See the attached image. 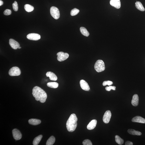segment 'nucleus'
Masks as SVG:
<instances>
[{"label": "nucleus", "mask_w": 145, "mask_h": 145, "mask_svg": "<svg viewBox=\"0 0 145 145\" xmlns=\"http://www.w3.org/2000/svg\"><path fill=\"white\" fill-rule=\"evenodd\" d=\"M32 95L35 98L36 100L42 103H45L47 98L46 93L41 88L36 86L32 90Z\"/></svg>", "instance_id": "obj_1"}, {"label": "nucleus", "mask_w": 145, "mask_h": 145, "mask_svg": "<svg viewBox=\"0 0 145 145\" xmlns=\"http://www.w3.org/2000/svg\"><path fill=\"white\" fill-rule=\"evenodd\" d=\"M78 119L74 114H71L68 120L66 126L68 131L72 132L74 131L77 127Z\"/></svg>", "instance_id": "obj_2"}, {"label": "nucleus", "mask_w": 145, "mask_h": 145, "mask_svg": "<svg viewBox=\"0 0 145 145\" xmlns=\"http://www.w3.org/2000/svg\"><path fill=\"white\" fill-rule=\"evenodd\" d=\"M94 67L95 71L98 72H102L105 69L104 62L101 60H97L95 63Z\"/></svg>", "instance_id": "obj_3"}, {"label": "nucleus", "mask_w": 145, "mask_h": 145, "mask_svg": "<svg viewBox=\"0 0 145 145\" xmlns=\"http://www.w3.org/2000/svg\"><path fill=\"white\" fill-rule=\"evenodd\" d=\"M50 12L51 15L55 19H58L59 18V11L56 7H51L50 8Z\"/></svg>", "instance_id": "obj_4"}, {"label": "nucleus", "mask_w": 145, "mask_h": 145, "mask_svg": "<svg viewBox=\"0 0 145 145\" xmlns=\"http://www.w3.org/2000/svg\"><path fill=\"white\" fill-rule=\"evenodd\" d=\"M8 74L11 76H19L21 74V71L18 67H13L10 70Z\"/></svg>", "instance_id": "obj_5"}, {"label": "nucleus", "mask_w": 145, "mask_h": 145, "mask_svg": "<svg viewBox=\"0 0 145 145\" xmlns=\"http://www.w3.org/2000/svg\"><path fill=\"white\" fill-rule=\"evenodd\" d=\"M58 56L57 59L58 61L62 62L67 59L69 57V55L68 53L62 52H58L57 54Z\"/></svg>", "instance_id": "obj_6"}, {"label": "nucleus", "mask_w": 145, "mask_h": 145, "mask_svg": "<svg viewBox=\"0 0 145 145\" xmlns=\"http://www.w3.org/2000/svg\"><path fill=\"white\" fill-rule=\"evenodd\" d=\"M112 114L111 111L108 110L104 113L103 118V122L104 123L107 124L109 123L111 119Z\"/></svg>", "instance_id": "obj_7"}, {"label": "nucleus", "mask_w": 145, "mask_h": 145, "mask_svg": "<svg viewBox=\"0 0 145 145\" xmlns=\"http://www.w3.org/2000/svg\"><path fill=\"white\" fill-rule=\"evenodd\" d=\"M27 39L30 40L37 41L41 38L39 34L35 33H32L27 35Z\"/></svg>", "instance_id": "obj_8"}, {"label": "nucleus", "mask_w": 145, "mask_h": 145, "mask_svg": "<svg viewBox=\"0 0 145 145\" xmlns=\"http://www.w3.org/2000/svg\"><path fill=\"white\" fill-rule=\"evenodd\" d=\"M12 133L14 138L16 140H20L22 137V135L20 132L17 129H14L12 130Z\"/></svg>", "instance_id": "obj_9"}, {"label": "nucleus", "mask_w": 145, "mask_h": 145, "mask_svg": "<svg viewBox=\"0 0 145 145\" xmlns=\"http://www.w3.org/2000/svg\"><path fill=\"white\" fill-rule=\"evenodd\" d=\"M80 84L82 89L84 91H89L90 89L89 84L85 81L83 80L80 81Z\"/></svg>", "instance_id": "obj_10"}, {"label": "nucleus", "mask_w": 145, "mask_h": 145, "mask_svg": "<svg viewBox=\"0 0 145 145\" xmlns=\"http://www.w3.org/2000/svg\"><path fill=\"white\" fill-rule=\"evenodd\" d=\"M9 43L12 48L14 49H17L20 47L19 43L12 39L9 40Z\"/></svg>", "instance_id": "obj_11"}, {"label": "nucleus", "mask_w": 145, "mask_h": 145, "mask_svg": "<svg viewBox=\"0 0 145 145\" xmlns=\"http://www.w3.org/2000/svg\"><path fill=\"white\" fill-rule=\"evenodd\" d=\"M110 4L113 7L117 9H119L121 7V2L120 0H111Z\"/></svg>", "instance_id": "obj_12"}, {"label": "nucleus", "mask_w": 145, "mask_h": 145, "mask_svg": "<svg viewBox=\"0 0 145 145\" xmlns=\"http://www.w3.org/2000/svg\"><path fill=\"white\" fill-rule=\"evenodd\" d=\"M132 121L133 122L145 123V119L140 116H138L134 117L132 119Z\"/></svg>", "instance_id": "obj_13"}, {"label": "nucleus", "mask_w": 145, "mask_h": 145, "mask_svg": "<svg viewBox=\"0 0 145 145\" xmlns=\"http://www.w3.org/2000/svg\"><path fill=\"white\" fill-rule=\"evenodd\" d=\"M139 101V98L138 95L137 94L134 95L131 101L132 105L134 106H137L138 104Z\"/></svg>", "instance_id": "obj_14"}, {"label": "nucleus", "mask_w": 145, "mask_h": 145, "mask_svg": "<svg viewBox=\"0 0 145 145\" xmlns=\"http://www.w3.org/2000/svg\"><path fill=\"white\" fill-rule=\"evenodd\" d=\"M97 123V121L96 120H91L87 126V129L90 130L94 129L96 127Z\"/></svg>", "instance_id": "obj_15"}, {"label": "nucleus", "mask_w": 145, "mask_h": 145, "mask_svg": "<svg viewBox=\"0 0 145 145\" xmlns=\"http://www.w3.org/2000/svg\"><path fill=\"white\" fill-rule=\"evenodd\" d=\"M46 76L47 77H49V79L51 80L56 81L57 80V77L56 75L54 73L51 71L47 72L46 74Z\"/></svg>", "instance_id": "obj_16"}, {"label": "nucleus", "mask_w": 145, "mask_h": 145, "mask_svg": "<svg viewBox=\"0 0 145 145\" xmlns=\"http://www.w3.org/2000/svg\"><path fill=\"white\" fill-rule=\"evenodd\" d=\"M29 123L33 125H37L41 123V120L36 119H31L28 121Z\"/></svg>", "instance_id": "obj_17"}, {"label": "nucleus", "mask_w": 145, "mask_h": 145, "mask_svg": "<svg viewBox=\"0 0 145 145\" xmlns=\"http://www.w3.org/2000/svg\"><path fill=\"white\" fill-rule=\"evenodd\" d=\"M135 5L136 8L139 10L142 11H145L144 7L140 2L137 1V2L135 3Z\"/></svg>", "instance_id": "obj_18"}, {"label": "nucleus", "mask_w": 145, "mask_h": 145, "mask_svg": "<svg viewBox=\"0 0 145 145\" xmlns=\"http://www.w3.org/2000/svg\"><path fill=\"white\" fill-rule=\"evenodd\" d=\"M128 132L130 134L133 135H141L142 134L141 132L132 129L128 130Z\"/></svg>", "instance_id": "obj_19"}, {"label": "nucleus", "mask_w": 145, "mask_h": 145, "mask_svg": "<svg viewBox=\"0 0 145 145\" xmlns=\"http://www.w3.org/2000/svg\"><path fill=\"white\" fill-rule=\"evenodd\" d=\"M43 136L42 135H40L36 137L34 139L33 142V144L34 145H37L39 144L41 141Z\"/></svg>", "instance_id": "obj_20"}, {"label": "nucleus", "mask_w": 145, "mask_h": 145, "mask_svg": "<svg viewBox=\"0 0 145 145\" xmlns=\"http://www.w3.org/2000/svg\"><path fill=\"white\" fill-rule=\"evenodd\" d=\"M80 30L82 34L84 36L88 37L89 35V33L85 27H81L80 29Z\"/></svg>", "instance_id": "obj_21"}, {"label": "nucleus", "mask_w": 145, "mask_h": 145, "mask_svg": "<svg viewBox=\"0 0 145 145\" xmlns=\"http://www.w3.org/2000/svg\"><path fill=\"white\" fill-rule=\"evenodd\" d=\"M48 87L54 89H56L58 87L59 84L56 82H49L47 84Z\"/></svg>", "instance_id": "obj_22"}, {"label": "nucleus", "mask_w": 145, "mask_h": 145, "mask_svg": "<svg viewBox=\"0 0 145 145\" xmlns=\"http://www.w3.org/2000/svg\"><path fill=\"white\" fill-rule=\"evenodd\" d=\"M25 10L27 12L32 11L34 10V7L32 5L28 4H25L24 6Z\"/></svg>", "instance_id": "obj_23"}, {"label": "nucleus", "mask_w": 145, "mask_h": 145, "mask_svg": "<svg viewBox=\"0 0 145 145\" xmlns=\"http://www.w3.org/2000/svg\"><path fill=\"white\" fill-rule=\"evenodd\" d=\"M55 141V138L54 137L51 136L48 139L46 143L47 145H52Z\"/></svg>", "instance_id": "obj_24"}, {"label": "nucleus", "mask_w": 145, "mask_h": 145, "mask_svg": "<svg viewBox=\"0 0 145 145\" xmlns=\"http://www.w3.org/2000/svg\"><path fill=\"white\" fill-rule=\"evenodd\" d=\"M115 141L119 145H122L123 144L124 141L123 139L121 138L118 135H116L115 136Z\"/></svg>", "instance_id": "obj_25"}, {"label": "nucleus", "mask_w": 145, "mask_h": 145, "mask_svg": "<svg viewBox=\"0 0 145 145\" xmlns=\"http://www.w3.org/2000/svg\"><path fill=\"white\" fill-rule=\"evenodd\" d=\"M79 10L76 8L73 9L71 10V15L72 16H74L78 14L79 12Z\"/></svg>", "instance_id": "obj_26"}, {"label": "nucleus", "mask_w": 145, "mask_h": 145, "mask_svg": "<svg viewBox=\"0 0 145 145\" xmlns=\"http://www.w3.org/2000/svg\"><path fill=\"white\" fill-rule=\"evenodd\" d=\"M83 145H92V143L91 141L89 139H86L82 142Z\"/></svg>", "instance_id": "obj_27"}, {"label": "nucleus", "mask_w": 145, "mask_h": 145, "mask_svg": "<svg viewBox=\"0 0 145 145\" xmlns=\"http://www.w3.org/2000/svg\"><path fill=\"white\" fill-rule=\"evenodd\" d=\"M13 8L14 10L15 11H17L18 10V4L17 2L15 1L12 4Z\"/></svg>", "instance_id": "obj_28"}, {"label": "nucleus", "mask_w": 145, "mask_h": 145, "mask_svg": "<svg viewBox=\"0 0 145 145\" xmlns=\"http://www.w3.org/2000/svg\"><path fill=\"white\" fill-rule=\"evenodd\" d=\"M113 84L112 82L110 81H104L103 83V85L104 86H105L107 85L109 86L112 85Z\"/></svg>", "instance_id": "obj_29"}, {"label": "nucleus", "mask_w": 145, "mask_h": 145, "mask_svg": "<svg viewBox=\"0 0 145 145\" xmlns=\"http://www.w3.org/2000/svg\"><path fill=\"white\" fill-rule=\"evenodd\" d=\"M116 87L115 86H110L109 87H107L105 88V89L106 91H110L111 89L113 90H115Z\"/></svg>", "instance_id": "obj_30"}, {"label": "nucleus", "mask_w": 145, "mask_h": 145, "mask_svg": "<svg viewBox=\"0 0 145 145\" xmlns=\"http://www.w3.org/2000/svg\"><path fill=\"white\" fill-rule=\"evenodd\" d=\"M11 10L6 9L4 11V14L5 15H10L11 14Z\"/></svg>", "instance_id": "obj_31"}, {"label": "nucleus", "mask_w": 145, "mask_h": 145, "mask_svg": "<svg viewBox=\"0 0 145 145\" xmlns=\"http://www.w3.org/2000/svg\"><path fill=\"white\" fill-rule=\"evenodd\" d=\"M126 145H133V142L129 141H127L125 143Z\"/></svg>", "instance_id": "obj_32"}, {"label": "nucleus", "mask_w": 145, "mask_h": 145, "mask_svg": "<svg viewBox=\"0 0 145 145\" xmlns=\"http://www.w3.org/2000/svg\"><path fill=\"white\" fill-rule=\"evenodd\" d=\"M3 2L1 0H0V6H1V5H3Z\"/></svg>", "instance_id": "obj_33"}, {"label": "nucleus", "mask_w": 145, "mask_h": 145, "mask_svg": "<svg viewBox=\"0 0 145 145\" xmlns=\"http://www.w3.org/2000/svg\"><path fill=\"white\" fill-rule=\"evenodd\" d=\"M21 48V47H19V48H19V49Z\"/></svg>", "instance_id": "obj_34"}]
</instances>
